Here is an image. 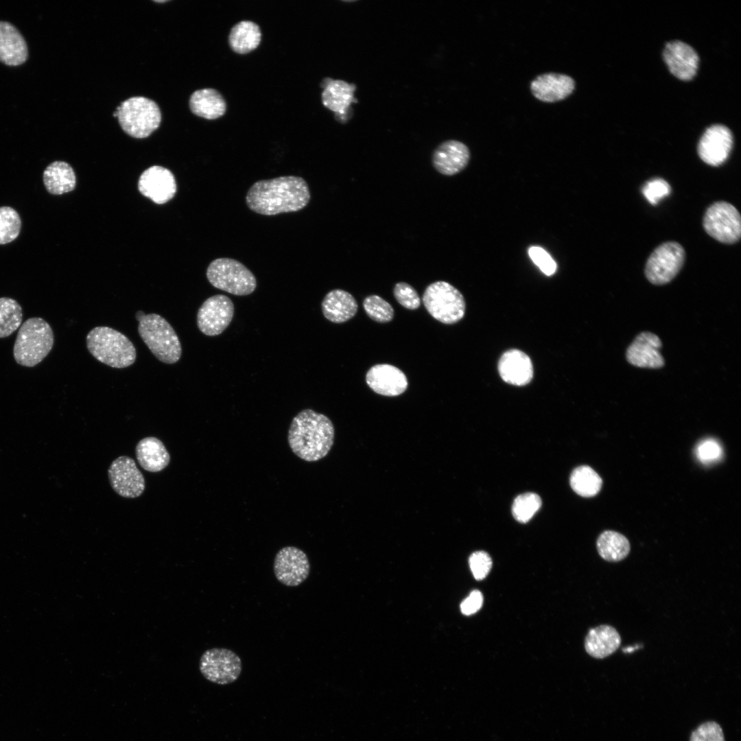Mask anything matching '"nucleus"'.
I'll list each match as a JSON object with an SVG mask.
<instances>
[{
  "instance_id": "9d476101",
  "label": "nucleus",
  "mask_w": 741,
  "mask_h": 741,
  "mask_svg": "<svg viewBox=\"0 0 741 741\" xmlns=\"http://www.w3.org/2000/svg\"><path fill=\"white\" fill-rule=\"evenodd\" d=\"M685 252L677 242H667L657 246L646 263L644 273L652 284L663 285L671 281L683 266Z\"/></svg>"
},
{
  "instance_id": "4468645a",
  "label": "nucleus",
  "mask_w": 741,
  "mask_h": 741,
  "mask_svg": "<svg viewBox=\"0 0 741 741\" xmlns=\"http://www.w3.org/2000/svg\"><path fill=\"white\" fill-rule=\"evenodd\" d=\"M273 569L276 578L281 584L296 587L308 578L310 564L307 554L302 550L287 546L277 553Z\"/></svg>"
},
{
  "instance_id": "2f4dec72",
  "label": "nucleus",
  "mask_w": 741,
  "mask_h": 741,
  "mask_svg": "<svg viewBox=\"0 0 741 741\" xmlns=\"http://www.w3.org/2000/svg\"><path fill=\"white\" fill-rule=\"evenodd\" d=\"M569 482L573 491L584 497L595 496L600 491L602 484L600 475L587 465L574 469L570 475Z\"/></svg>"
},
{
  "instance_id": "473e14b6",
  "label": "nucleus",
  "mask_w": 741,
  "mask_h": 741,
  "mask_svg": "<svg viewBox=\"0 0 741 741\" xmlns=\"http://www.w3.org/2000/svg\"><path fill=\"white\" fill-rule=\"evenodd\" d=\"M23 310L20 304L10 297L0 298V338L10 336L22 322Z\"/></svg>"
},
{
  "instance_id": "9b49d317",
  "label": "nucleus",
  "mask_w": 741,
  "mask_h": 741,
  "mask_svg": "<svg viewBox=\"0 0 741 741\" xmlns=\"http://www.w3.org/2000/svg\"><path fill=\"white\" fill-rule=\"evenodd\" d=\"M199 669L210 682L227 685L235 681L242 669L240 657L233 650L224 648L208 649L202 655Z\"/></svg>"
},
{
  "instance_id": "a19ab883",
  "label": "nucleus",
  "mask_w": 741,
  "mask_h": 741,
  "mask_svg": "<svg viewBox=\"0 0 741 741\" xmlns=\"http://www.w3.org/2000/svg\"><path fill=\"white\" fill-rule=\"evenodd\" d=\"M528 255L532 261L545 275L551 276L556 272L557 266L555 261L543 248L537 246H531L528 249Z\"/></svg>"
},
{
  "instance_id": "f704fd0d",
  "label": "nucleus",
  "mask_w": 741,
  "mask_h": 741,
  "mask_svg": "<svg viewBox=\"0 0 741 741\" xmlns=\"http://www.w3.org/2000/svg\"><path fill=\"white\" fill-rule=\"evenodd\" d=\"M21 220L18 213L9 207H0V244L14 240L19 235Z\"/></svg>"
},
{
  "instance_id": "c85d7f7f",
  "label": "nucleus",
  "mask_w": 741,
  "mask_h": 741,
  "mask_svg": "<svg viewBox=\"0 0 741 741\" xmlns=\"http://www.w3.org/2000/svg\"><path fill=\"white\" fill-rule=\"evenodd\" d=\"M43 181L48 192L60 195L74 189L76 178L73 168L67 163L58 161L45 168Z\"/></svg>"
},
{
  "instance_id": "72a5a7b5",
  "label": "nucleus",
  "mask_w": 741,
  "mask_h": 741,
  "mask_svg": "<svg viewBox=\"0 0 741 741\" xmlns=\"http://www.w3.org/2000/svg\"><path fill=\"white\" fill-rule=\"evenodd\" d=\"M541 499L534 493H526L518 495L512 505V514L520 523H527L539 510Z\"/></svg>"
},
{
  "instance_id": "7ed1b4c3",
  "label": "nucleus",
  "mask_w": 741,
  "mask_h": 741,
  "mask_svg": "<svg viewBox=\"0 0 741 741\" xmlns=\"http://www.w3.org/2000/svg\"><path fill=\"white\" fill-rule=\"evenodd\" d=\"M54 336L49 324L43 318L33 317L20 327L13 347L17 364L33 367L39 364L53 348Z\"/></svg>"
},
{
  "instance_id": "6e6552de",
  "label": "nucleus",
  "mask_w": 741,
  "mask_h": 741,
  "mask_svg": "<svg viewBox=\"0 0 741 741\" xmlns=\"http://www.w3.org/2000/svg\"><path fill=\"white\" fill-rule=\"evenodd\" d=\"M422 299L428 313L442 323L454 324L464 316L466 304L462 294L446 281H438L430 284Z\"/></svg>"
},
{
  "instance_id": "dca6fc26",
  "label": "nucleus",
  "mask_w": 741,
  "mask_h": 741,
  "mask_svg": "<svg viewBox=\"0 0 741 741\" xmlns=\"http://www.w3.org/2000/svg\"><path fill=\"white\" fill-rule=\"evenodd\" d=\"M320 86L324 89L321 95L323 105L335 113L337 121L346 123L352 117L351 105L356 102L354 98L355 86L329 78H325Z\"/></svg>"
},
{
  "instance_id": "79ce46f5",
  "label": "nucleus",
  "mask_w": 741,
  "mask_h": 741,
  "mask_svg": "<svg viewBox=\"0 0 741 741\" xmlns=\"http://www.w3.org/2000/svg\"><path fill=\"white\" fill-rule=\"evenodd\" d=\"M722 450L719 443L714 439L702 441L697 447L696 456L704 463L717 461L722 456Z\"/></svg>"
},
{
  "instance_id": "4be33fe9",
  "label": "nucleus",
  "mask_w": 741,
  "mask_h": 741,
  "mask_svg": "<svg viewBox=\"0 0 741 741\" xmlns=\"http://www.w3.org/2000/svg\"><path fill=\"white\" fill-rule=\"evenodd\" d=\"M470 151L462 142L448 140L440 144L432 154V164L436 170L445 176L460 173L468 165Z\"/></svg>"
},
{
  "instance_id": "f8f14e48",
  "label": "nucleus",
  "mask_w": 741,
  "mask_h": 741,
  "mask_svg": "<svg viewBox=\"0 0 741 741\" xmlns=\"http://www.w3.org/2000/svg\"><path fill=\"white\" fill-rule=\"evenodd\" d=\"M108 476L112 489L121 497L136 498L144 492L145 478L134 460L128 456H121L111 462Z\"/></svg>"
},
{
  "instance_id": "1a4fd4ad",
  "label": "nucleus",
  "mask_w": 741,
  "mask_h": 741,
  "mask_svg": "<svg viewBox=\"0 0 741 741\" xmlns=\"http://www.w3.org/2000/svg\"><path fill=\"white\" fill-rule=\"evenodd\" d=\"M703 226L705 232L716 241L733 244L741 237V217L738 209L731 203L717 201L705 211Z\"/></svg>"
},
{
  "instance_id": "e433bc0d",
  "label": "nucleus",
  "mask_w": 741,
  "mask_h": 741,
  "mask_svg": "<svg viewBox=\"0 0 741 741\" xmlns=\"http://www.w3.org/2000/svg\"><path fill=\"white\" fill-rule=\"evenodd\" d=\"M642 191L650 204L656 205L661 199L670 193L671 187L666 180L655 178L646 182Z\"/></svg>"
},
{
  "instance_id": "a18cd8bd",
  "label": "nucleus",
  "mask_w": 741,
  "mask_h": 741,
  "mask_svg": "<svg viewBox=\"0 0 741 741\" xmlns=\"http://www.w3.org/2000/svg\"><path fill=\"white\" fill-rule=\"evenodd\" d=\"M154 1L157 2V3H165V2H167L168 1Z\"/></svg>"
},
{
  "instance_id": "5701e85b",
  "label": "nucleus",
  "mask_w": 741,
  "mask_h": 741,
  "mask_svg": "<svg viewBox=\"0 0 741 741\" xmlns=\"http://www.w3.org/2000/svg\"><path fill=\"white\" fill-rule=\"evenodd\" d=\"M498 371L504 381L517 386L528 384L534 373L530 357L515 349L508 350L502 355L498 362Z\"/></svg>"
},
{
  "instance_id": "f257e3e1",
  "label": "nucleus",
  "mask_w": 741,
  "mask_h": 741,
  "mask_svg": "<svg viewBox=\"0 0 741 741\" xmlns=\"http://www.w3.org/2000/svg\"><path fill=\"white\" fill-rule=\"evenodd\" d=\"M311 195L305 180L296 176H283L256 181L246 196L248 207L263 215L296 212L304 209Z\"/></svg>"
},
{
  "instance_id": "c9c22d12",
  "label": "nucleus",
  "mask_w": 741,
  "mask_h": 741,
  "mask_svg": "<svg viewBox=\"0 0 741 741\" xmlns=\"http://www.w3.org/2000/svg\"><path fill=\"white\" fill-rule=\"evenodd\" d=\"M363 307L366 314L373 320L385 323L390 322L394 317V309L391 305L377 295L366 297Z\"/></svg>"
},
{
  "instance_id": "f3484780",
  "label": "nucleus",
  "mask_w": 741,
  "mask_h": 741,
  "mask_svg": "<svg viewBox=\"0 0 741 741\" xmlns=\"http://www.w3.org/2000/svg\"><path fill=\"white\" fill-rule=\"evenodd\" d=\"M138 188L142 195L154 202L163 204L174 196L176 183L169 169L154 165L142 173L139 179Z\"/></svg>"
},
{
  "instance_id": "423d86ee",
  "label": "nucleus",
  "mask_w": 741,
  "mask_h": 741,
  "mask_svg": "<svg viewBox=\"0 0 741 741\" xmlns=\"http://www.w3.org/2000/svg\"><path fill=\"white\" fill-rule=\"evenodd\" d=\"M117 117L122 130L138 139L145 138L161 124V113L157 104L144 97H132L117 107Z\"/></svg>"
},
{
  "instance_id": "c756f323",
  "label": "nucleus",
  "mask_w": 741,
  "mask_h": 741,
  "mask_svg": "<svg viewBox=\"0 0 741 741\" xmlns=\"http://www.w3.org/2000/svg\"><path fill=\"white\" fill-rule=\"evenodd\" d=\"M261 39L259 26L250 21H242L231 30L228 44L231 49L239 54H246L255 49Z\"/></svg>"
},
{
  "instance_id": "2eb2a0df",
  "label": "nucleus",
  "mask_w": 741,
  "mask_h": 741,
  "mask_svg": "<svg viewBox=\"0 0 741 741\" xmlns=\"http://www.w3.org/2000/svg\"><path fill=\"white\" fill-rule=\"evenodd\" d=\"M733 143V135L727 127L713 125L706 129L698 141V156L709 165L720 166L728 158Z\"/></svg>"
},
{
  "instance_id": "37998d69",
  "label": "nucleus",
  "mask_w": 741,
  "mask_h": 741,
  "mask_svg": "<svg viewBox=\"0 0 741 741\" xmlns=\"http://www.w3.org/2000/svg\"><path fill=\"white\" fill-rule=\"evenodd\" d=\"M483 596L479 590L472 591L460 604L461 612L466 615L476 613L482 606Z\"/></svg>"
},
{
  "instance_id": "4c0bfd02",
  "label": "nucleus",
  "mask_w": 741,
  "mask_h": 741,
  "mask_svg": "<svg viewBox=\"0 0 741 741\" xmlns=\"http://www.w3.org/2000/svg\"><path fill=\"white\" fill-rule=\"evenodd\" d=\"M393 294L397 302L406 309H416L421 305V299L417 292L407 283H397L394 287Z\"/></svg>"
},
{
  "instance_id": "c03bdc74",
  "label": "nucleus",
  "mask_w": 741,
  "mask_h": 741,
  "mask_svg": "<svg viewBox=\"0 0 741 741\" xmlns=\"http://www.w3.org/2000/svg\"><path fill=\"white\" fill-rule=\"evenodd\" d=\"M145 315V314H144V312H143V311H138L137 312V314H136V318H137V320H138V321L139 322V321H140V320H141V319H142V318H143V316H144Z\"/></svg>"
},
{
  "instance_id": "39448f33",
  "label": "nucleus",
  "mask_w": 741,
  "mask_h": 741,
  "mask_svg": "<svg viewBox=\"0 0 741 741\" xmlns=\"http://www.w3.org/2000/svg\"><path fill=\"white\" fill-rule=\"evenodd\" d=\"M138 332L161 362L172 364L180 360L182 347L179 338L171 325L160 315L145 314L139 322Z\"/></svg>"
},
{
  "instance_id": "ea45409f",
  "label": "nucleus",
  "mask_w": 741,
  "mask_h": 741,
  "mask_svg": "<svg viewBox=\"0 0 741 741\" xmlns=\"http://www.w3.org/2000/svg\"><path fill=\"white\" fill-rule=\"evenodd\" d=\"M469 564L475 579L481 580L489 573L492 567V560L487 552L476 551L469 556Z\"/></svg>"
},
{
  "instance_id": "a211bd4d",
  "label": "nucleus",
  "mask_w": 741,
  "mask_h": 741,
  "mask_svg": "<svg viewBox=\"0 0 741 741\" xmlns=\"http://www.w3.org/2000/svg\"><path fill=\"white\" fill-rule=\"evenodd\" d=\"M366 381L375 392L388 397L403 393L408 386L405 373L397 367L388 364L372 366L366 375Z\"/></svg>"
},
{
  "instance_id": "aec40b11",
  "label": "nucleus",
  "mask_w": 741,
  "mask_h": 741,
  "mask_svg": "<svg viewBox=\"0 0 741 741\" xmlns=\"http://www.w3.org/2000/svg\"><path fill=\"white\" fill-rule=\"evenodd\" d=\"M575 86L574 80L569 75L546 73L537 76L531 82L530 91L537 99L554 103L569 97L574 91Z\"/></svg>"
},
{
  "instance_id": "393cba45",
  "label": "nucleus",
  "mask_w": 741,
  "mask_h": 741,
  "mask_svg": "<svg viewBox=\"0 0 741 741\" xmlns=\"http://www.w3.org/2000/svg\"><path fill=\"white\" fill-rule=\"evenodd\" d=\"M324 316L334 323H342L352 318L357 313V303L348 292L336 289L329 292L322 304Z\"/></svg>"
},
{
  "instance_id": "b1692460",
  "label": "nucleus",
  "mask_w": 741,
  "mask_h": 741,
  "mask_svg": "<svg viewBox=\"0 0 741 741\" xmlns=\"http://www.w3.org/2000/svg\"><path fill=\"white\" fill-rule=\"evenodd\" d=\"M27 47L19 31L11 23L0 21V61L18 66L27 58Z\"/></svg>"
},
{
  "instance_id": "20e7f679",
  "label": "nucleus",
  "mask_w": 741,
  "mask_h": 741,
  "mask_svg": "<svg viewBox=\"0 0 741 741\" xmlns=\"http://www.w3.org/2000/svg\"><path fill=\"white\" fill-rule=\"evenodd\" d=\"M86 345L95 359L113 368L128 367L136 360V349L132 342L121 332L108 327L92 329L86 336Z\"/></svg>"
},
{
  "instance_id": "6ab92c4d",
  "label": "nucleus",
  "mask_w": 741,
  "mask_h": 741,
  "mask_svg": "<svg viewBox=\"0 0 741 741\" xmlns=\"http://www.w3.org/2000/svg\"><path fill=\"white\" fill-rule=\"evenodd\" d=\"M661 347V341L657 335L648 331L642 332L628 347L626 360L637 367L661 368L665 364L659 351Z\"/></svg>"
},
{
  "instance_id": "412c9836",
  "label": "nucleus",
  "mask_w": 741,
  "mask_h": 741,
  "mask_svg": "<svg viewBox=\"0 0 741 741\" xmlns=\"http://www.w3.org/2000/svg\"><path fill=\"white\" fill-rule=\"evenodd\" d=\"M663 58L670 71L681 80H690L696 75L699 58L689 45L674 40L668 43L663 50Z\"/></svg>"
},
{
  "instance_id": "ddd939ff",
  "label": "nucleus",
  "mask_w": 741,
  "mask_h": 741,
  "mask_svg": "<svg viewBox=\"0 0 741 741\" xmlns=\"http://www.w3.org/2000/svg\"><path fill=\"white\" fill-rule=\"evenodd\" d=\"M234 315V304L227 296L217 294L206 299L197 314L200 331L209 336L222 333L231 323Z\"/></svg>"
},
{
  "instance_id": "a878e982",
  "label": "nucleus",
  "mask_w": 741,
  "mask_h": 741,
  "mask_svg": "<svg viewBox=\"0 0 741 741\" xmlns=\"http://www.w3.org/2000/svg\"><path fill=\"white\" fill-rule=\"evenodd\" d=\"M135 454L140 466L152 473L163 470L170 462V455L164 444L154 436L139 440L135 447Z\"/></svg>"
},
{
  "instance_id": "0eeeda50",
  "label": "nucleus",
  "mask_w": 741,
  "mask_h": 741,
  "mask_svg": "<svg viewBox=\"0 0 741 741\" xmlns=\"http://www.w3.org/2000/svg\"><path fill=\"white\" fill-rule=\"evenodd\" d=\"M207 277L215 287L236 296L252 293L257 280L252 272L243 263L227 257L212 261L207 270Z\"/></svg>"
},
{
  "instance_id": "cd10ccee",
  "label": "nucleus",
  "mask_w": 741,
  "mask_h": 741,
  "mask_svg": "<svg viewBox=\"0 0 741 741\" xmlns=\"http://www.w3.org/2000/svg\"><path fill=\"white\" fill-rule=\"evenodd\" d=\"M192 113L206 119H216L226 112V104L217 90L206 88L194 91L189 98Z\"/></svg>"
},
{
  "instance_id": "7c9ffc66",
  "label": "nucleus",
  "mask_w": 741,
  "mask_h": 741,
  "mask_svg": "<svg viewBox=\"0 0 741 741\" xmlns=\"http://www.w3.org/2000/svg\"><path fill=\"white\" fill-rule=\"evenodd\" d=\"M597 550L600 556L609 562H618L625 558L630 552L631 546L627 538L612 530L602 532L597 540Z\"/></svg>"
},
{
  "instance_id": "58836bf2",
  "label": "nucleus",
  "mask_w": 741,
  "mask_h": 741,
  "mask_svg": "<svg viewBox=\"0 0 741 741\" xmlns=\"http://www.w3.org/2000/svg\"><path fill=\"white\" fill-rule=\"evenodd\" d=\"M690 741H725L720 725L715 721L700 725L690 736Z\"/></svg>"
},
{
  "instance_id": "f03ea898",
  "label": "nucleus",
  "mask_w": 741,
  "mask_h": 741,
  "mask_svg": "<svg viewBox=\"0 0 741 741\" xmlns=\"http://www.w3.org/2000/svg\"><path fill=\"white\" fill-rule=\"evenodd\" d=\"M334 434L333 425L327 416L305 409L291 422L288 443L298 457L315 462L328 454L333 444Z\"/></svg>"
},
{
  "instance_id": "bb28decb",
  "label": "nucleus",
  "mask_w": 741,
  "mask_h": 741,
  "mask_svg": "<svg viewBox=\"0 0 741 741\" xmlns=\"http://www.w3.org/2000/svg\"><path fill=\"white\" fill-rule=\"evenodd\" d=\"M620 643V635L615 628L600 625L589 631L585 640V648L591 657L602 659L616 651Z\"/></svg>"
}]
</instances>
